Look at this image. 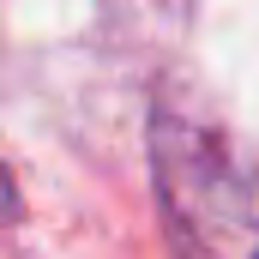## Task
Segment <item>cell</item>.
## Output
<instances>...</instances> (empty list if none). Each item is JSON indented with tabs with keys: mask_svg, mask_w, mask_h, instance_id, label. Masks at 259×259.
<instances>
[{
	"mask_svg": "<svg viewBox=\"0 0 259 259\" xmlns=\"http://www.w3.org/2000/svg\"><path fill=\"white\" fill-rule=\"evenodd\" d=\"M151 175L175 259H259V163L175 109L151 115Z\"/></svg>",
	"mask_w": 259,
	"mask_h": 259,
	"instance_id": "1",
	"label": "cell"
}]
</instances>
